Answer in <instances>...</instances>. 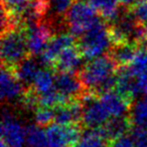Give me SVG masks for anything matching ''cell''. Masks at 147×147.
Returning <instances> with one entry per match:
<instances>
[{
  "label": "cell",
  "instance_id": "cell-26",
  "mask_svg": "<svg viewBox=\"0 0 147 147\" xmlns=\"http://www.w3.org/2000/svg\"><path fill=\"white\" fill-rule=\"evenodd\" d=\"M130 73L135 78L147 73V49H142L136 55L133 63L128 67Z\"/></svg>",
  "mask_w": 147,
  "mask_h": 147
},
{
  "label": "cell",
  "instance_id": "cell-29",
  "mask_svg": "<svg viewBox=\"0 0 147 147\" xmlns=\"http://www.w3.org/2000/svg\"><path fill=\"white\" fill-rule=\"evenodd\" d=\"M51 8L57 16H67L75 0H49Z\"/></svg>",
  "mask_w": 147,
  "mask_h": 147
},
{
  "label": "cell",
  "instance_id": "cell-33",
  "mask_svg": "<svg viewBox=\"0 0 147 147\" xmlns=\"http://www.w3.org/2000/svg\"><path fill=\"white\" fill-rule=\"evenodd\" d=\"M146 49H147V47H146Z\"/></svg>",
  "mask_w": 147,
  "mask_h": 147
},
{
  "label": "cell",
  "instance_id": "cell-3",
  "mask_svg": "<svg viewBox=\"0 0 147 147\" xmlns=\"http://www.w3.org/2000/svg\"><path fill=\"white\" fill-rule=\"evenodd\" d=\"M77 45L80 47L84 59L91 61L102 57L103 53L112 47L108 25L105 21L100 20L94 27L79 38Z\"/></svg>",
  "mask_w": 147,
  "mask_h": 147
},
{
  "label": "cell",
  "instance_id": "cell-9",
  "mask_svg": "<svg viewBox=\"0 0 147 147\" xmlns=\"http://www.w3.org/2000/svg\"><path fill=\"white\" fill-rule=\"evenodd\" d=\"M55 89L71 102L81 101L88 92L78 73H55Z\"/></svg>",
  "mask_w": 147,
  "mask_h": 147
},
{
  "label": "cell",
  "instance_id": "cell-14",
  "mask_svg": "<svg viewBox=\"0 0 147 147\" xmlns=\"http://www.w3.org/2000/svg\"><path fill=\"white\" fill-rule=\"evenodd\" d=\"M53 110H55V124L63 125V126H71V125L82 126V101H74L63 106L57 107Z\"/></svg>",
  "mask_w": 147,
  "mask_h": 147
},
{
  "label": "cell",
  "instance_id": "cell-22",
  "mask_svg": "<svg viewBox=\"0 0 147 147\" xmlns=\"http://www.w3.org/2000/svg\"><path fill=\"white\" fill-rule=\"evenodd\" d=\"M53 74H55V71H51V69H40L39 71L32 86V88L38 94V96L47 94L55 89Z\"/></svg>",
  "mask_w": 147,
  "mask_h": 147
},
{
  "label": "cell",
  "instance_id": "cell-10",
  "mask_svg": "<svg viewBox=\"0 0 147 147\" xmlns=\"http://www.w3.org/2000/svg\"><path fill=\"white\" fill-rule=\"evenodd\" d=\"M75 45H77L76 37L71 32H63L55 35L53 39L49 41V45L45 49V51L40 55L41 63L47 67H53L59 55L65 49L73 47Z\"/></svg>",
  "mask_w": 147,
  "mask_h": 147
},
{
  "label": "cell",
  "instance_id": "cell-15",
  "mask_svg": "<svg viewBox=\"0 0 147 147\" xmlns=\"http://www.w3.org/2000/svg\"><path fill=\"white\" fill-rule=\"evenodd\" d=\"M132 127L133 124L131 122L130 116L127 115L123 117L110 118L106 124L100 127V130L104 138L111 143L112 141L126 135L132 129Z\"/></svg>",
  "mask_w": 147,
  "mask_h": 147
},
{
  "label": "cell",
  "instance_id": "cell-20",
  "mask_svg": "<svg viewBox=\"0 0 147 147\" xmlns=\"http://www.w3.org/2000/svg\"><path fill=\"white\" fill-rule=\"evenodd\" d=\"M88 2L108 23H112L119 16V3L117 0H88Z\"/></svg>",
  "mask_w": 147,
  "mask_h": 147
},
{
  "label": "cell",
  "instance_id": "cell-17",
  "mask_svg": "<svg viewBox=\"0 0 147 147\" xmlns=\"http://www.w3.org/2000/svg\"><path fill=\"white\" fill-rule=\"evenodd\" d=\"M100 101L110 116L123 117L129 115L131 107L114 91L105 93L100 96Z\"/></svg>",
  "mask_w": 147,
  "mask_h": 147
},
{
  "label": "cell",
  "instance_id": "cell-19",
  "mask_svg": "<svg viewBox=\"0 0 147 147\" xmlns=\"http://www.w3.org/2000/svg\"><path fill=\"white\" fill-rule=\"evenodd\" d=\"M40 69L38 67V63L35 61L34 59H32V57H28L17 67L15 73L23 87L27 89L33 86V83Z\"/></svg>",
  "mask_w": 147,
  "mask_h": 147
},
{
  "label": "cell",
  "instance_id": "cell-5",
  "mask_svg": "<svg viewBox=\"0 0 147 147\" xmlns=\"http://www.w3.org/2000/svg\"><path fill=\"white\" fill-rule=\"evenodd\" d=\"M82 126L86 129H97L102 127L110 119V115L100 101V96L88 91L83 97Z\"/></svg>",
  "mask_w": 147,
  "mask_h": 147
},
{
  "label": "cell",
  "instance_id": "cell-18",
  "mask_svg": "<svg viewBox=\"0 0 147 147\" xmlns=\"http://www.w3.org/2000/svg\"><path fill=\"white\" fill-rule=\"evenodd\" d=\"M110 147H147V128L133 126L126 135L112 141Z\"/></svg>",
  "mask_w": 147,
  "mask_h": 147
},
{
  "label": "cell",
  "instance_id": "cell-1",
  "mask_svg": "<svg viewBox=\"0 0 147 147\" xmlns=\"http://www.w3.org/2000/svg\"><path fill=\"white\" fill-rule=\"evenodd\" d=\"M30 57L27 47L24 26L11 29L1 34V61L2 67L16 71L17 67Z\"/></svg>",
  "mask_w": 147,
  "mask_h": 147
},
{
  "label": "cell",
  "instance_id": "cell-24",
  "mask_svg": "<svg viewBox=\"0 0 147 147\" xmlns=\"http://www.w3.org/2000/svg\"><path fill=\"white\" fill-rule=\"evenodd\" d=\"M129 116L133 126L147 128V98L141 99L133 104Z\"/></svg>",
  "mask_w": 147,
  "mask_h": 147
},
{
  "label": "cell",
  "instance_id": "cell-13",
  "mask_svg": "<svg viewBox=\"0 0 147 147\" xmlns=\"http://www.w3.org/2000/svg\"><path fill=\"white\" fill-rule=\"evenodd\" d=\"M84 55L80 47L78 45H75L65 49L59 55L51 69L55 73H76L82 63Z\"/></svg>",
  "mask_w": 147,
  "mask_h": 147
},
{
  "label": "cell",
  "instance_id": "cell-31",
  "mask_svg": "<svg viewBox=\"0 0 147 147\" xmlns=\"http://www.w3.org/2000/svg\"><path fill=\"white\" fill-rule=\"evenodd\" d=\"M117 1H118L119 4L123 5V6H125V7H129V8H130V7L132 6L135 2H136L137 0H117Z\"/></svg>",
  "mask_w": 147,
  "mask_h": 147
},
{
  "label": "cell",
  "instance_id": "cell-16",
  "mask_svg": "<svg viewBox=\"0 0 147 147\" xmlns=\"http://www.w3.org/2000/svg\"><path fill=\"white\" fill-rule=\"evenodd\" d=\"M142 49L145 47H142L138 43L129 42L122 45L111 47L110 53L108 55L116 63L117 67L119 69H122V67H128Z\"/></svg>",
  "mask_w": 147,
  "mask_h": 147
},
{
  "label": "cell",
  "instance_id": "cell-11",
  "mask_svg": "<svg viewBox=\"0 0 147 147\" xmlns=\"http://www.w3.org/2000/svg\"><path fill=\"white\" fill-rule=\"evenodd\" d=\"M116 75L117 82L114 92L117 93L129 106L132 107L135 98L140 93L137 86V81L128 67L119 69Z\"/></svg>",
  "mask_w": 147,
  "mask_h": 147
},
{
  "label": "cell",
  "instance_id": "cell-4",
  "mask_svg": "<svg viewBox=\"0 0 147 147\" xmlns=\"http://www.w3.org/2000/svg\"><path fill=\"white\" fill-rule=\"evenodd\" d=\"M100 20L95 9L86 0H75L67 15L69 32L76 38L83 36Z\"/></svg>",
  "mask_w": 147,
  "mask_h": 147
},
{
  "label": "cell",
  "instance_id": "cell-2",
  "mask_svg": "<svg viewBox=\"0 0 147 147\" xmlns=\"http://www.w3.org/2000/svg\"><path fill=\"white\" fill-rule=\"evenodd\" d=\"M119 67L109 55L91 59L78 71L86 89L96 94V91L106 80L114 76Z\"/></svg>",
  "mask_w": 147,
  "mask_h": 147
},
{
  "label": "cell",
  "instance_id": "cell-6",
  "mask_svg": "<svg viewBox=\"0 0 147 147\" xmlns=\"http://www.w3.org/2000/svg\"><path fill=\"white\" fill-rule=\"evenodd\" d=\"M47 138L49 147H75L82 138V126H63L51 124L47 127Z\"/></svg>",
  "mask_w": 147,
  "mask_h": 147
},
{
  "label": "cell",
  "instance_id": "cell-27",
  "mask_svg": "<svg viewBox=\"0 0 147 147\" xmlns=\"http://www.w3.org/2000/svg\"><path fill=\"white\" fill-rule=\"evenodd\" d=\"M34 119L37 126H51V122L55 121V110L47 107H39L35 110Z\"/></svg>",
  "mask_w": 147,
  "mask_h": 147
},
{
  "label": "cell",
  "instance_id": "cell-12",
  "mask_svg": "<svg viewBox=\"0 0 147 147\" xmlns=\"http://www.w3.org/2000/svg\"><path fill=\"white\" fill-rule=\"evenodd\" d=\"M24 90L14 69L1 67V99L3 101L20 100Z\"/></svg>",
  "mask_w": 147,
  "mask_h": 147
},
{
  "label": "cell",
  "instance_id": "cell-28",
  "mask_svg": "<svg viewBox=\"0 0 147 147\" xmlns=\"http://www.w3.org/2000/svg\"><path fill=\"white\" fill-rule=\"evenodd\" d=\"M129 10L139 24H147V0H137Z\"/></svg>",
  "mask_w": 147,
  "mask_h": 147
},
{
  "label": "cell",
  "instance_id": "cell-25",
  "mask_svg": "<svg viewBox=\"0 0 147 147\" xmlns=\"http://www.w3.org/2000/svg\"><path fill=\"white\" fill-rule=\"evenodd\" d=\"M30 0H1V8L21 20Z\"/></svg>",
  "mask_w": 147,
  "mask_h": 147
},
{
  "label": "cell",
  "instance_id": "cell-30",
  "mask_svg": "<svg viewBox=\"0 0 147 147\" xmlns=\"http://www.w3.org/2000/svg\"><path fill=\"white\" fill-rule=\"evenodd\" d=\"M137 86H138L139 92L147 95V73H144L143 75L139 76L136 79Z\"/></svg>",
  "mask_w": 147,
  "mask_h": 147
},
{
  "label": "cell",
  "instance_id": "cell-23",
  "mask_svg": "<svg viewBox=\"0 0 147 147\" xmlns=\"http://www.w3.org/2000/svg\"><path fill=\"white\" fill-rule=\"evenodd\" d=\"M26 142L28 147H49L47 133L37 125H28L25 128Z\"/></svg>",
  "mask_w": 147,
  "mask_h": 147
},
{
  "label": "cell",
  "instance_id": "cell-32",
  "mask_svg": "<svg viewBox=\"0 0 147 147\" xmlns=\"http://www.w3.org/2000/svg\"><path fill=\"white\" fill-rule=\"evenodd\" d=\"M144 26H145V28H146V31H147V24H146V25H144Z\"/></svg>",
  "mask_w": 147,
  "mask_h": 147
},
{
  "label": "cell",
  "instance_id": "cell-7",
  "mask_svg": "<svg viewBox=\"0 0 147 147\" xmlns=\"http://www.w3.org/2000/svg\"><path fill=\"white\" fill-rule=\"evenodd\" d=\"M26 32L27 47L30 57L40 55L45 51L49 41L55 35L53 34L51 25L45 21L24 26Z\"/></svg>",
  "mask_w": 147,
  "mask_h": 147
},
{
  "label": "cell",
  "instance_id": "cell-21",
  "mask_svg": "<svg viewBox=\"0 0 147 147\" xmlns=\"http://www.w3.org/2000/svg\"><path fill=\"white\" fill-rule=\"evenodd\" d=\"M75 147H110V142L104 138L100 128L86 129Z\"/></svg>",
  "mask_w": 147,
  "mask_h": 147
},
{
  "label": "cell",
  "instance_id": "cell-8",
  "mask_svg": "<svg viewBox=\"0 0 147 147\" xmlns=\"http://www.w3.org/2000/svg\"><path fill=\"white\" fill-rule=\"evenodd\" d=\"M25 140V128L12 113L4 110L1 121V141H3L7 147H23Z\"/></svg>",
  "mask_w": 147,
  "mask_h": 147
}]
</instances>
